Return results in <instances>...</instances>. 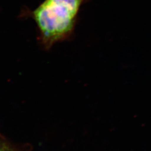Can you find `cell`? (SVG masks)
I'll list each match as a JSON object with an SVG mask.
<instances>
[{
  "label": "cell",
  "instance_id": "obj_1",
  "mask_svg": "<svg viewBox=\"0 0 151 151\" xmlns=\"http://www.w3.org/2000/svg\"><path fill=\"white\" fill-rule=\"evenodd\" d=\"M90 0H44L33 10H24L22 16L35 22L38 43L46 50L73 35L81 7Z\"/></svg>",
  "mask_w": 151,
  "mask_h": 151
}]
</instances>
